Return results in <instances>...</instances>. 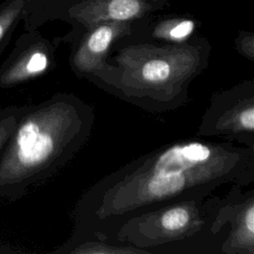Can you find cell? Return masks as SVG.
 Masks as SVG:
<instances>
[{"instance_id":"30bf717a","label":"cell","mask_w":254,"mask_h":254,"mask_svg":"<svg viewBox=\"0 0 254 254\" xmlns=\"http://www.w3.org/2000/svg\"><path fill=\"white\" fill-rule=\"evenodd\" d=\"M26 106L27 104L8 105L0 108V157Z\"/></svg>"},{"instance_id":"277c9868","label":"cell","mask_w":254,"mask_h":254,"mask_svg":"<svg viewBox=\"0 0 254 254\" xmlns=\"http://www.w3.org/2000/svg\"><path fill=\"white\" fill-rule=\"evenodd\" d=\"M223 200L224 195L212 192L164 203L125 218L109 232L113 235L107 241L150 254L151 248L190 240L202 232L211 234V224Z\"/></svg>"},{"instance_id":"8992f818","label":"cell","mask_w":254,"mask_h":254,"mask_svg":"<svg viewBox=\"0 0 254 254\" xmlns=\"http://www.w3.org/2000/svg\"><path fill=\"white\" fill-rule=\"evenodd\" d=\"M233 185L224 195L210 232L217 235L226 223L229 233L220 245L224 254H254V190Z\"/></svg>"},{"instance_id":"8fae6325","label":"cell","mask_w":254,"mask_h":254,"mask_svg":"<svg viewBox=\"0 0 254 254\" xmlns=\"http://www.w3.org/2000/svg\"><path fill=\"white\" fill-rule=\"evenodd\" d=\"M21 0H7L0 6V46L10 41L21 12Z\"/></svg>"},{"instance_id":"5bb4252c","label":"cell","mask_w":254,"mask_h":254,"mask_svg":"<svg viewBox=\"0 0 254 254\" xmlns=\"http://www.w3.org/2000/svg\"><path fill=\"white\" fill-rule=\"evenodd\" d=\"M9 42H10V41H6V42H5L3 45H1V46H0V58H1L2 54L4 53L5 49L7 48V46H8V44H9Z\"/></svg>"},{"instance_id":"52a82bcc","label":"cell","mask_w":254,"mask_h":254,"mask_svg":"<svg viewBox=\"0 0 254 254\" xmlns=\"http://www.w3.org/2000/svg\"><path fill=\"white\" fill-rule=\"evenodd\" d=\"M55 58L47 43L24 35L0 65V88L7 89L34 80L54 68Z\"/></svg>"},{"instance_id":"ba28073f","label":"cell","mask_w":254,"mask_h":254,"mask_svg":"<svg viewBox=\"0 0 254 254\" xmlns=\"http://www.w3.org/2000/svg\"><path fill=\"white\" fill-rule=\"evenodd\" d=\"M114 36V30L110 26H100L70 57V68L78 78L94 82L112 69L113 64L107 63L106 53Z\"/></svg>"},{"instance_id":"3957f363","label":"cell","mask_w":254,"mask_h":254,"mask_svg":"<svg viewBox=\"0 0 254 254\" xmlns=\"http://www.w3.org/2000/svg\"><path fill=\"white\" fill-rule=\"evenodd\" d=\"M115 61L113 68L93 83L152 113L186 105L191 81L207 66V55L186 48L126 50Z\"/></svg>"},{"instance_id":"9c48e42d","label":"cell","mask_w":254,"mask_h":254,"mask_svg":"<svg viewBox=\"0 0 254 254\" xmlns=\"http://www.w3.org/2000/svg\"><path fill=\"white\" fill-rule=\"evenodd\" d=\"M69 254H148L147 251L128 244H115L100 238H88L66 248Z\"/></svg>"},{"instance_id":"6da1fadb","label":"cell","mask_w":254,"mask_h":254,"mask_svg":"<svg viewBox=\"0 0 254 254\" xmlns=\"http://www.w3.org/2000/svg\"><path fill=\"white\" fill-rule=\"evenodd\" d=\"M253 183L254 148L202 137L165 144L89 187L72 211L71 236L53 252L62 254L84 239H102L125 218L164 203Z\"/></svg>"},{"instance_id":"4fadbf2b","label":"cell","mask_w":254,"mask_h":254,"mask_svg":"<svg viewBox=\"0 0 254 254\" xmlns=\"http://www.w3.org/2000/svg\"><path fill=\"white\" fill-rule=\"evenodd\" d=\"M193 30V23L190 20L183 21L172 28L169 32V37L173 40H181L188 37Z\"/></svg>"},{"instance_id":"5b68a950","label":"cell","mask_w":254,"mask_h":254,"mask_svg":"<svg viewBox=\"0 0 254 254\" xmlns=\"http://www.w3.org/2000/svg\"><path fill=\"white\" fill-rule=\"evenodd\" d=\"M197 134L254 148V79L212 93Z\"/></svg>"},{"instance_id":"7c38bea8","label":"cell","mask_w":254,"mask_h":254,"mask_svg":"<svg viewBox=\"0 0 254 254\" xmlns=\"http://www.w3.org/2000/svg\"><path fill=\"white\" fill-rule=\"evenodd\" d=\"M138 0H112L108 6V15L114 20H127L139 11Z\"/></svg>"},{"instance_id":"7a4b0ae2","label":"cell","mask_w":254,"mask_h":254,"mask_svg":"<svg viewBox=\"0 0 254 254\" xmlns=\"http://www.w3.org/2000/svg\"><path fill=\"white\" fill-rule=\"evenodd\" d=\"M94 107L58 92L27 104L0 157V198L16 201L64 170L87 144Z\"/></svg>"}]
</instances>
